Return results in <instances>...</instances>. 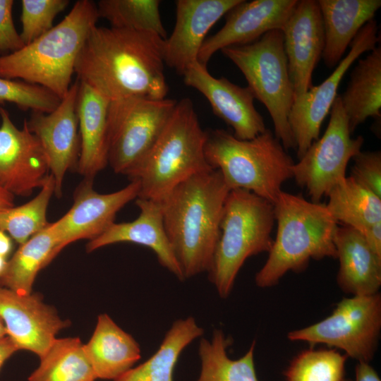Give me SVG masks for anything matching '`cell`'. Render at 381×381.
<instances>
[{"mask_svg": "<svg viewBox=\"0 0 381 381\" xmlns=\"http://www.w3.org/2000/svg\"><path fill=\"white\" fill-rule=\"evenodd\" d=\"M164 40L153 32L95 25L78 54L75 73L110 102L166 98Z\"/></svg>", "mask_w": 381, "mask_h": 381, "instance_id": "1", "label": "cell"}, {"mask_svg": "<svg viewBox=\"0 0 381 381\" xmlns=\"http://www.w3.org/2000/svg\"><path fill=\"white\" fill-rule=\"evenodd\" d=\"M231 190L217 169L195 174L160 200L169 240L184 278L208 272Z\"/></svg>", "mask_w": 381, "mask_h": 381, "instance_id": "2", "label": "cell"}, {"mask_svg": "<svg viewBox=\"0 0 381 381\" xmlns=\"http://www.w3.org/2000/svg\"><path fill=\"white\" fill-rule=\"evenodd\" d=\"M277 230L268 258L255 274L260 288L272 287L288 272H301L310 260L337 259L338 225L325 203L282 191L273 203Z\"/></svg>", "mask_w": 381, "mask_h": 381, "instance_id": "3", "label": "cell"}, {"mask_svg": "<svg viewBox=\"0 0 381 381\" xmlns=\"http://www.w3.org/2000/svg\"><path fill=\"white\" fill-rule=\"evenodd\" d=\"M99 18L97 4L78 0L56 25L21 49L0 56V77L41 86L62 99L78 54Z\"/></svg>", "mask_w": 381, "mask_h": 381, "instance_id": "4", "label": "cell"}, {"mask_svg": "<svg viewBox=\"0 0 381 381\" xmlns=\"http://www.w3.org/2000/svg\"><path fill=\"white\" fill-rule=\"evenodd\" d=\"M207 135L192 100L177 101L155 143L126 175L140 181L138 198L160 201L188 178L214 169L205 156Z\"/></svg>", "mask_w": 381, "mask_h": 381, "instance_id": "5", "label": "cell"}, {"mask_svg": "<svg viewBox=\"0 0 381 381\" xmlns=\"http://www.w3.org/2000/svg\"><path fill=\"white\" fill-rule=\"evenodd\" d=\"M210 166L222 174L231 190L241 188L274 203L282 186L292 179L294 164L270 129L251 140L214 129L207 132L205 147Z\"/></svg>", "mask_w": 381, "mask_h": 381, "instance_id": "6", "label": "cell"}, {"mask_svg": "<svg viewBox=\"0 0 381 381\" xmlns=\"http://www.w3.org/2000/svg\"><path fill=\"white\" fill-rule=\"evenodd\" d=\"M274 222V205L269 200L244 189L229 192L218 241L207 272L210 282L221 298L229 296L240 269L248 258L270 251Z\"/></svg>", "mask_w": 381, "mask_h": 381, "instance_id": "7", "label": "cell"}, {"mask_svg": "<svg viewBox=\"0 0 381 381\" xmlns=\"http://www.w3.org/2000/svg\"><path fill=\"white\" fill-rule=\"evenodd\" d=\"M221 52L243 74L254 98L267 108L273 121L274 135L285 150H296L289 123L294 92L282 30H270L252 43L228 47Z\"/></svg>", "mask_w": 381, "mask_h": 381, "instance_id": "8", "label": "cell"}, {"mask_svg": "<svg viewBox=\"0 0 381 381\" xmlns=\"http://www.w3.org/2000/svg\"><path fill=\"white\" fill-rule=\"evenodd\" d=\"M177 100L128 97L111 101L107 114L108 164L126 175L149 152Z\"/></svg>", "mask_w": 381, "mask_h": 381, "instance_id": "9", "label": "cell"}, {"mask_svg": "<svg viewBox=\"0 0 381 381\" xmlns=\"http://www.w3.org/2000/svg\"><path fill=\"white\" fill-rule=\"evenodd\" d=\"M381 330V294L352 296L337 303L326 318L287 334L292 341L323 344L344 351L358 362L370 363Z\"/></svg>", "mask_w": 381, "mask_h": 381, "instance_id": "10", "label": "cell"}, {"mask_svg": "<svg viewBox=\"0 0 381 381\" xmlns=\"http://www.w3.org/2000/svg\"><path fill=\"white\" fill-rule=\"evenodd\" d=\"M322 136L314 141L292 167V178L305 188L314 202L346 177L349 162L361 151L364 138L351 137L348 119L337 95Z\"/></svg>", "mask_w": 381, "mask_h": 381, "instance_id": "11", "label": "cell"}, {"mask_svg": "<svg viewBox=\"0 0 381 381\" xmlns=\"http://www.w3.org/2000/svg\"><path fill=\"white\" fill-rule=\"evenodd\" d=\"M374 19L368 22L350 44V51L334 71L320 85L313 86L296 97L289 115V123L301 159L312 143L319 138L321 126L337 96L339 85L352 64L364 52H370L380 41Z\"/></svg>", "mask_w": 381, "mask_h": 381, "instance_id": "12", "label": "cell"}, {"mask_svg": "<svg viewBox=\"0 0 381 381\" xmlns=\"http://www.w3.org/2000/svg\"><path fill=\"white\" fill-rule=\"evenodd\" d=\"M93 180L84 178L74 192L72 207L52 223L57 238L53 260L68 244L102 235L114 223L117 212L138 197L140 190V181L134 179L117 191L99 193L93 188Z\"/></svg>", "mask_w": 381, "mask_h": 381, "instance_id": "13", "label": "cell"}, {"mask_svg": "<svg viewBox=\"0 0 381 381\" xmlns=\"http://www.w3.org/2000/svg\"><path fill=\"white\" fill-rule=\"evenodd\" d=\"M79 80L72 83L66 95L51 112H32L27 120L30 131L40 141L46 155L49 174L55 182L54 195H62L67 171L77 169L80 141L76 111Z\"/></svg>", "mask_w": 381, "mask_h": 381, "instance_id": "14", "label": "cell"}, {"mask_svg": "<svg viewBox=\"0 0 381 381\" xmlns=\"http://www.w3.org/2000/svg\"><path fill=\"white\" fill-rule=\"evenodd\" d=\"M0 118V186L14 196H30L49 174L46 155L26 119L18 128L3 107Z\"/></svg>", "mask_w": 381, "mask_h": 381, "instance_id": "15", "label": "cell"}, {"mask_svg": "<svg viewBox=\"0 0 381 381\" xmlns=\"http://www.w3.org/2000/svg\"><path fill=\"white\" fill-rule=\"evenodd\" d=\"M0 318L18 350L42 357L56 334L70 325L40 294H20L0 285Z\"/></svg>", "mask_w": 381, "mask_h": 381, "instance_id": "16", "label": "cell"}, {"mask_svg": "<svg viewBox=\"0 0 381 381\" xmlns=\"http://www.w3.org/2000/svg\"><path fill=\"white\" fill-rule=\"evenodd\" d=\"M184 83L200 92L213 113L234 131L240 140H251L266 131L264 119L254 106V96L248 87L237 85L227 78H217L207 66L197 61L183 74Z\"/></svg>", "mask_w": 381, "mask_h": 381, "instance_id": "17", "label": "cell"}, {"mask_svg": "<svg viewBox=\"0 0 381 381\" xmlns=\"http://www.w3.org/2000/svg\"><path fill=\"white\" fill-rule=\"evenodd\" d=\"M298 0H241L226 14L223 27L206 38L198 61L207 66L218 51L252 43L272 30H282Z\"/></svg>", "mask_w": 381, "mask_h": 381, "instance_id": "18", "label": "cell"}, {"mask_svg": "<svg viewBox=\"0 0 381 381\" xmlns=\"http://www.w3.org/2000/svg\"><path fill=\"white\" fill-rule=\"evenodd\" d=\"M282 32L295 99L313 86V72L325 47L323 23L318 0H298Z\"/></svg>", "mask_w": 381, "mask_h": 381, "instance_id": "19", "label": "cell"}, {"mask_svg": "<svg viewBox=\"0 0 381 381\" xmlns=\"http://www.w3.org/2000/svg\"><path fill=\"white\" fill-rule=\"evenodd\" d=\"M241 1H176L175 26L164 40V64L183 75L198 61L199 52L211 28Z\"/></svg>", "mask_w": 381, "mask_h": 381, "instance_id": "20", "label": "cell"}, {"mask_svg": "<svg viewBox=\"0 0 381 381\" xmlns=\"http://www.w3.org/2000/svg\"><path fill=\"white\" fill-rule=\"evenodd\" d=\"M138 217L129 222L114 223L97 238L89 241L86 251L91 253L102 247L117 243H133L151 249L159 264L179 280L185 279L167 234L160 201L136 198Z\"/></svg>", "mask_w": 381, "mask_h": 381, "instance_id": "21", "label": "cell"}, {"mask_svg": "<svg viewBox=\"0 0 381 381\" xmlns=\"http://www.w3.org/2000/svg\"><path fill=\"white\" fill-rule=\"evenodd\" d=\"M110 101L79 80L76 111L80 141L76 171L94 179L108 164L107 114Z\"/></svg>", "mask_w": 381, "mask_h": 381, "instance_id": "22", "label": "cell"}, {"mask_svg": "<svg viewBox=\"0 0 381 381\" xmlns=\"http://www.w3.org/2000/svg\"><path fill=\"white\" fill-rule=\"evenodd\" d=\"M339 267V287L352 296L372 295L381 286V259L370 248L358 231L338 226L334 237Z\"/></svg>", "mask_w": 381, "mask_h": 381, "instance_id": "23", "label": "cell"}, {"mask_svg": "<svg viewBox=\"0 0 381 381\" xmlns=\"http://www.w3.org/2000/svg\"><path fill=\"white\" fill-rule=\"evenodd\" d=\"M325 47L322 57L328 68L337 66L359 30L373 20L380 0H318Z\"/></svg>", "mask_w": 381, "mask_h": 381, "instance_id": "24", "label": "cell"}, {"mask_svg": "<svg viewBox=\"0 0 381 381\" xmlns=\"http://www.w3.org/2000/svg\"><path fill=\"white\" fill-rule=\"evenodd\" d=\"M84 351L97 379L114 380L141 358L138 343L106 313L98 316Z\"/></svg>", "mask_w": 381, "mask_h": 381, "instance_id": "25", "label": "cell"}, {"mask_svg": "<svg viewBox=\"0 0 381 381\" xmlns=\"http://www.w3.org/2000/svg\"><path fill=\"white\" fill-rule=\"evenodd\" d=\"M351 134L370 117L381 116V48L376 47L352 70L346 90L339 95Z\"/></svg>", "mask_w": 381, "mask_h": 381, "instance_id": "26", "label": "cell"}, {"mask_svg": "<svg viewBox=\"0 0 381 381\" xmlns=\"http://www.w3.org/2000/svg\"><path fill=\"white\" fill-rule=\"evenodd\" d=\"M326 207L337 222L363 235L381 222V198L353 177H345L327 193Z\"/></svg>", "mask_w": 381, "mask_h": 381, "instance_id": "27", "label": "cell"}, {"mask_svg": "<svg viewBox=\"0 0 381 381\" xmlns=\"http://www.w3.org/2000/svg\"><path fill=\"white\" fill-rule=\"evenodd\" d=\"M203 332L192 317L176 320L149 359L114 381H174V370L181 352Z\"/></svg>", "mask_w": 381, "mask_h": 381, "instance_id": "28", "label": "cell"}, {"mask_svg": "<svg viewBox=\"0 0 381 381\" xmlns=\"http://www.w3.org/2000/svg\"><path fill=\"white\" fill-rule=\"evenodd\" d=\"M57 238L52 223L20 245L0 275V285L29 294L38 272L52 260Z\"/></svg>", "mask_w": 381, "mask_h": 381, "instance_id": "29", "label": "cell"}, {"mask_svg": "<svg viewBox=\"0 0 381 381\" xmlns=\"http://www.w3.org/2000/svg\"><path fill=\"white\" fill-rule=\"evenodd\" d=\"M232 339L214 329L211 340L201 339L198 353L201 369L197 381H258L254 362L255 341L238 359L229 358L226 349Z\"/></svg>", "mask_w": 381, "mask_h": 381, "instance_id": "30", "label": "cell"}, {"mask_svg": "<svg viewBox=\"0 0 381 381\" xmlns=\"http://www.w3.org/2000/svg\"><path fill=\"white\" fill-rule=\"evenodd\" d=\"M28 381H95L97 377L78 337L56 338Z\"/></svg>", "mask_w": 381, "mask_h": 381, "instance_id": "31", "label": "cell"}, {"mask_svg": "<svg viewBox=\"0 0 381 381\" xmlns=\"http://www.w3.org/2000/svg\"><path fill=\"white\" fill-rule=\"evenodd\" d=\"M159 0H100L97 4L99 18L111 27L155 33L167 39Z\"/></svg>", "mask_w": 381, "mask_h": 381, "instance_id": "32", "label": "cell"}, {"mask_svg": "<svg viewBox=\"0 0 381 381\" xmlns=\"http://www.w3.org/2000/svg\"><path fill=\"white\" fill-rule=\"evenodd\" d=\"M54 191V179L49 174L38 194L31 200L0 211V230L8 232L19 245L25 243L49 224L47 211Z\"/></svg>", "mask_w": 381, "mask_h": 381, "instance_id": "33", "label": "cell"}, {"mask_svg": "<svg viewBox=\"0 0 381 381\" xmlns=\"http://www.w3.org/2000/svg\"><path fill=\"white\" fill-rule=\"evenodd\" d=\"M348 358L335 349L310 347L291 360L284 372L285 381H344Z\"/></svg>", "mask_w": 381, "mask_h": 381, "instance_id": "34", "label": "cell"}, {"mask_svg": "<svg viewBox=\"0 0 381 381\" xmlns=\"http://www.w3.org/2000/svg\"><path fill=\"white\" fill-rule=\"evenodd\" d=\"M60 100L41 86L0 77V104L8 102L22 111L49 113L58 106Z\"/></svg>", "mask_w": 381, "mask_h": 381, "instance_id": "35", "label": "cell"}, {"mask_svg": "<svg viewBox=\"0 0 381 381\" xmlns=\"http://www.w3.org/2000/svg\"><path fill=\"white\" fill-rule=\"evenodd\" d=\"M68 4V0H22L20 35L24 44H30L51 30L56 16Z\"/></svg>", "mask_w": 381, "mask_h": 381, "instance_id": "36", "label": "cell"}, {"mask_svg": "<svg viewBox=\"0 0 381 381\" xmlns=\"http://www.w3.org/2000/svg\"><path fill=\"white\" fill-rule=\"evenodd\" d=\"M352 159L351 176L381 198V152L361 151Z\"/></svg>", "mask_w": 381, "mask_h": 381, "instance_id": "37", "label": "cell"}, {"mask_svg": "<svg viewBox=\"0 0 381 381\" xmlns=\"http://www.w3.org/2000/svg\"><path fill=\"white\" fill-rule=\"evenodd\" d=\"M13 0H0V56L25 46L13 19Z\"/></svg>", "mask_w": 381, "mask_h": 381, "instance_id": "38", "label": "cell"}, {"mask_svg": "<svg viewBox=\"0 0 381 381\" xmlns=\"http://www.w3.org/2000/svg\"><path fill=\"white\" fill-rule=\"evenodd\" d=\"M344 381H381L376 370L366 362H358L355 368V379Z\"/></svg>", "mask_w": 381, "mask_h": 381, "instance_id": "39", "label": "cell"}, {"mask_svg": "<svg viewBox=\"0 0 381 381\" xmlns=\"http://www.w3.org/2000/svg\"><path fill=\"white\" fill-rule=\"evenodd\" d=\"M363 236L372 251L381 259V222L374 224Z\"/></svg>", "mask_w": 381, "mask_h": 381, "instance_id": "40", "label": "cell"}, {"mask_svg": "<svg viewBox=\"0 0 381 381\" xmlns=\"http://www.w3.org/2000/svg\"><path fill=\"white\" fill-rule=\"evenodd\" d=\"M17 351L18 349L10 337L6 336L0 339V369L4 363Z\"/></svg>", "mask_w": 381, "mask_h": 381, "instance_id": "41", "label": "cell"}, {"mask_svg": "<svg viewBox=\"0 0 381 381\" xmlns=\"http://www.w3.org/2000/svg\"><path fill=\"white\" fill-rule=\"evenodd\" d=\"M12 250V241L6 233L0 230V256L5 258Z\"/></svg>", "mask_w": 381, "mask_h": 381, "instance_id": "42", "label": "cell"}, {"mask_svg": "<svg viewBox=\"0 0 381 381\" xmlns=\"http://www.w3.org/2000/svg\"><path fill=\"white\" fill-rule=\"evenodd\" d=\"M14 197L0 186V211L14 206Z\"/></svg>", "mask_w": 381, "mask_h": 381, "instance_id": "43", "label": "cell"}, {"mask_svg": "<svg viewBox=\"0 0 381 381\" xmlns=\"http://www.w3.org/2000/svg\"><path fill=\"white\" fill-rule=\"evenodd\" d=\"M6 336H7L6 329V327L4 326L3 321L1 320L0 318V339Z\"/></svg>", "mask_w": 381, "mask_h": 381, "instance_id": "44", "label": "cell"}, {"mask_svg": "<svg viewBox=\"0 0 381 381\" xmlns=\"http://www.w3.org/2000/svg\"><path fill=\"white\" fill-rule=\"evenodd\" d=\"M6 263H7L6 258H4L2 256H0V275L1 274L3 271L4 270V269L6 267Z\"/></svg>", "mask_w": 381, "mask_h": 381, "instance_id": "45", "label": "cell"}]
</instances>
